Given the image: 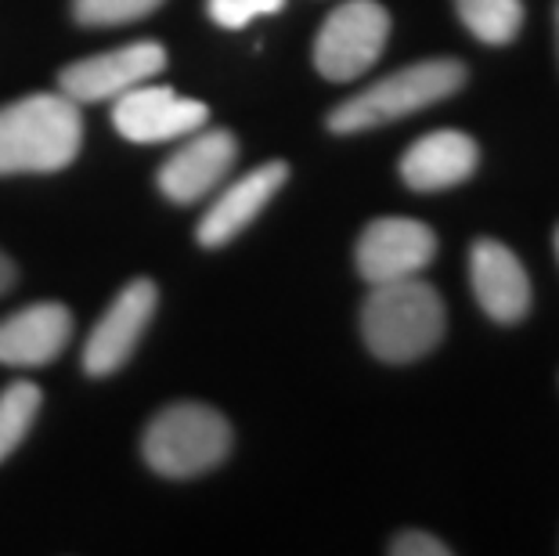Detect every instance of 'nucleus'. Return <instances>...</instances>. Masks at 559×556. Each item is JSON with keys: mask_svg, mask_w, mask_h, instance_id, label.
<instances>
[{"mask_svg": "<svg viewBox=\"0 0 559 556\" xmlns=\"http://www.w3.org/2000/svg\"><path fill=\"white\" fill-rule=\"evenodd\" d=\"M163 66H166L163 47L156 40H141V44H127V47H116V51L73 62L69 69H62L58 87L76 105L116 102L130 87L148 84L152 76H159Z\"/></svg>", "mask_w": 559, "mask_h": 556, "instance_id": "obj_6", "label": "nucleus"}, {"mask_svg": "<svg viewBox=\"0 0 559 556\" xmlns=\"http://www.w3.org/2000/svg\"><path fill=\"white\" fill-rule=\"evenodd\" d=\"M80 145L83 116L66 94H29L0 109V177L66 170Z\"/></svg>", "mask_w": 559, "mask_h": 556, "instance_id": "obj_2", "label": "nucleus"}, {"mask_svg": "<svg viewBox=\"0 0 559 556\" xmlns=\"http://www.w3.org/2000/svg\"><path fill=\"white\" fill-rule=\"evenodd\" d=\"M437 235L415 217H379L358 239V271L365 282L412 279L433 264Z\"/></svg>", "mask_w": 559, "mask_h": 556, "instance_id": "obj_8", "label": "nucleus"}, {"mask_svg": "<svg viewBox=\"0 0 559 556\" xmlns=\"http://www.w3.org/2000/svg\"><path fill=\"white\" fill-rule=\"evenodd\" d=\"M462 87H466V66L455 58H426V62L404 66L397 73L376 80L372 87L358 91L354 98L340 102L329 113V130L332 134H361V130L386 127L430 109Z\"/></svg>", "mask_w": 559, "mask_h": 556, "instance_id": "obj_3", "label": "nucleus"}, {"mask_svg": "<svg viewBox=\"0 0 559 556\" xmlns=\"http://www.w3.org/2000/svg\"><path fill=\"white\" fill-rule=\"evenodd\" d=\"M444 300L419 275L376 282L361 307V333L368 351L386 365H408L444 340Z\"/></svg>", "mask_w": 559, "mask_h": 556, "instance_id": "obj_1", "label": "nucleus"}, {"mask_svg": "<svg viewBox=\"0 0 559 556\" xmlns=\"http://www.w3.org/2000/svg\"><path fill=\"white\" fill-rule=\"evenodd\" d=\"M556 37H559V4H556Z\"/></svg>", "mask_w": 559, "mask_h": 556, "instance_id": "obj_21", "label": "nucleus"}, {"mask_svg": "<svg viewBox=\"0 0 559 556\" xmlns=\"http://www.w3.org/2000/svg\"><path fill=\"white\" fill-rule=\"evenodd\" d=\"M231 448V427L217 409L181 401L163 409L145 434V459L163 477H199L224 463Z\"/></svg>", "mask_w": 559, "mask_h": 556, "instance_id": "obj_4", "label": "nucleus"}, {"mask_svg": "<svg viewBox=\"0 0 559 556\" xmlns=\"http://www.w3.org/2000/svg\"><path fill=\"white\" fill-rule=\"evenodd\" d=\"M390 553L394 556H448L451 549L430 531H401V535L390 542Z\"/></svg>", "mask_w": 559, "mask_h": 556, "instance_id": "obj_19", "label": "nucleus"}, {"mask_svg": "<svg viewBox=\"0 0 559 556\" xmlns=\"http://www.w3.org/2000/svg\"><path fill=\"white\" fill-rule=\"evenodd\" d=\"M37 412H40V387L37 383L19 380L0 394V463L22 445V437L29 434Z\"/></svg>", "mask_w": 559, "mask_h": 556, "instance_id": "obj_16", "label": "nucleus"}, {"mask_svg": "<svg viewBox=\"0 0 559 556\" xmlns=\"http://www.w3.org/2000/svg\"><path fill=\"white\" fill-rule=\"evenodd\" d=\"M73 336V315L62 304H33L0 322V365L37 369L55 362Z\"/></svg>", "mask_w": 559, "mask_h": 556, "instance_id": "obj_14", "label": "nucleus"}, {"mask_svg": "<svg viewBox=\"0 0 559 556\" xmlns=\"http://www.w3.org/2000/svg\"><path fill=\"white\" fill-rule=\"evenodd\" d=\"M473 297L491 322L516 326L531 311V279L520 257L498 239H477L469 250Z\"/></svg>", "mask_w": 559, "mask_h": 556, "instance_id": "obj_12", "label": "nucleus"}, {"mask_svg": "<svg viewBox=\"0 0 559 556\" xmlns=\"http://www.w3.org/2000/svg\"><path fill=\"white\" fill-rule=\"evenodd\" d=\"M285 8V0H206L210 19L217 22L221 29H242L253 19L275 15Z\"/></svg>", "mask_w": 559, "mask_h": 556, "instance_id": "obj_18", "label": "nucleus"}, {"mask_svg": "<svg viewBox=\"0 0 559 556\" xmlns=\"http://www.w3.org/2000/svg\"><path fill=\"white\" fill-rule=\"evenodd\" d=\"M163 0H73V15L83 26H127L152 15Z\"/></svg>", "mask_w": 559, "mask_h": 556, "instance_id": "obj_17", "label": "nucleus"}, {"mask_svg": "<svg viewBox=\"0 0 559 556\" xmlns=\"http://www.w3.org/2000/svg\"><path fill=\"white\" fill-rule=\"evenodd\" d=\"M156 304L159 293L148 279L127 282L120 297L102 315V322L94 326L87 347H83V369L91 376H112L116 369H123L138 340L145 336L152 315H156Z\"/></svg>", "mask_w": 559, "mask_h": 556, "instance_id": "obj_9", "label": "nucleus"}, {"mask_svg": "<svg viewBox=\"0 0 559 556\" xmlns=\"http://www.w3.org/2000/svg\"><path fill=\"white\" fill-rule=\"evenodd\" d=\"M455 11L462 26L491 47L513 44L523 26V0H455Z\"/></svg>", "mask_w": 559, "mask_h": 556, "instance_id": "obj_15", "label": "nucleus"}, {"mask_svg": "<svg viewBox=\"0 0 559 556\" xmlns=\"http://www.w3.org/2000/svg\"><path fill=\"white\" fill-rule=\"evenodd\" d=\"M239 159V145L228 130H192L188 141L159 167V188L166 199L181 206H192L206 199L213 188H221Z\"/></svg>", "mask_w": 559, "mask_h": 556, "instance_id": "obj_10", "label": "nucleus"}, {"mask_svg": "<svg viewBox=\"0 0 559 556\" xmlns=\"http://www.w3.org/2000/svg\"><path fill=\"white\" fill-rule=\"evenodd\" d=\"M390 40V11L376 0H347L321 22L314 69L332 84L365 76Z\"/></svg>", "mask_w": 559, "mask_h": 556, "instance_id": "obj_5", "label": "nucleus"}, {"mask_svg": "<svg viewBox=\"0 0 559 556\" xmlns=\"http://www.w3.org/2000/svg\"><path fill=\"white\" fill-rule=\"evenodd\" d=\"M480 167L477 141L462 130H433L423 134L401 156V181L412 192H448L469 181Z\"/></svg>", "mask_w": 559, "mask_h": 556, "instance_id": "obj_13", "label": "nucleus"}, {"mask_svg": "<svg viewBox=\"0 0 559 556\" xmlns=\"http://www.w3.org/2000/svg\"><path fill=\"white\" fill-rule=\"evenodd\" d=\"M556 257H559V228H556Z\"/></svg>", "mask_w": 559, "mask_h": 556, "instance_id": "obj_22", "label": "nucleus"}, {"mask_svg": "<svg viewBox=\"0 0 559 556\" xmlns=\"http://www.w3.org/2000/svg\"><path fill=\"white\" fill-rule=\"evenodd\" d=\"M11 282H15V264H11L4 253H0V293H8Z\"/></svg>", "mask_w": 559, "mask_h": 556, "instance_id": "obj_20", "label": "nucleus"}, {"mask_svg": "<svg viewBox=\"0 0 559 556\" xmlns=\"http://www.w3.org/2000/svg\"><path fill=\"white\" fill-rule=\"evenodd\" d=\"M285 181H289V167H285L282 159H271L264 167L242 174L239 181L224 188V192L210 203L206 214H202L199 228H195L199 246H206V250L228 246L235 235H242L249 224L260 217V210L278 196V188Z\"/></svg>", "mask_w": 559, "mask_h": 556, "instance_id": "obj_11", "label": "nucleus"}, {"mask_svg": "<svg viewBox=\"0 0 559 556\" xmlns=\"http://www.w3.org/2000/svg\"><path fill=\"white\" fill-rule=\"evenodd\" d=\"M210 109L195 98H181L170 87L138 84L112 102L116 130L134 145H163V141L188 138L192 130L206 127Z\"/></svg>", "mask_w": 559, "mask_h": 556, "instance_id": "obj_7", "label": "nucleus"}]
</instances>
